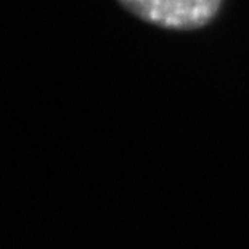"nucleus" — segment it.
<instances>
[{
	"label": "nucleus",
	"instance_id": "1",
	"mask_svg": "<svg viewBox=\"0 0 249 249\" xmlns=\"http://www.w3.org/2000/svg\"><path fill=\"white\" fill-rule=\"evenodd\" d=\"M135 18L167 31H195L213 23L224 0H116Z\"/></svg>",
	"mask_w": 249,
	"mask_h": 249
}]
</instances>
